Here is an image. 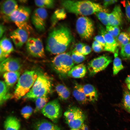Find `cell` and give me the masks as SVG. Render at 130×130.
Instances as JSON below:
<instances>
[{"mask_svg": "<svg viewBox=\"0 0 130 130\" xmlns=\"http://www.w3.org/2000/svg\"><path fill=\"white\" fill-rule=\"evenodd\" d=\"M74 39L69 28L64 24H59L49 33L46 49L54 54L58 55L64 52Z\"/></svg>", "mask_w": 130, "mask_h": 130, "instance_id": "obj_1", "label": "cell"}, {"mask_svg": "<svg viewBox=\"0 0 130 130\" xmlns=\"http://www.w3.org/2000/svg\"><path fill=\"white\" fill-rule=\"evenodd\" d=\"M62 6L69 13L84 16L88 15L100 11L107 12V10L100 4L89 0H64Z\"/></svg>", "mask_w": 130, "mask_h": 130, "instance_id": "obj_2", "label": "cell"}, {"mask_svg": "<svg viewBox=\"0 0 130 130\" xmlns=\"http://www.w3.org/2000/svg\"><path fill=\"white\" fill-rule=\"evenodd\" d=\"M38 74L34 71H28L20 76L14 91V98L19 99L28 92L37 78Z\"/></svg>", "mask_w": 130, "mask_h": 130, "instance_id": "obj_3", "label": "cell"}, {"mask_svg": "<svg viewBox=\"0 0 130 130\" xmlns=\"http://www.w3.org/2000/svg\"><path fill=\"white\" fill-rule=\"evenodd\" d=\"M52 83L49 78L42 73H38L37 78L32 88L23 98L25 99H35L47 95L51 92Z\"/></svg>", "mask_w": 130, "mask_h": 130, "instance_id": "obj_4", "label": "cell"}, {"mask_svg": "<svg viewBox=\"0 0 130 130\" xmlns=\"http://www.w3.org/2000/svg\"><path fill=\"white\" fill-rule=\"evenodd\" d=\"M70 52H64L55 56L52 62L54 70L59 75L65 76L74 66Z\"/></svg>", "mask_w": 130, "mask_h": 130, "instance_id": "obj_5", "label": "cell"}, {"mask_svg": "<svg viewBox=\"0 0 130 130\" xmlns=\"http://www.w3.org/2000/svg\"><path fill=\"white\" fill-rule=\"evenodd\" d=\"M31 12V10L29 7L20 6L9 15L4 18L7 20L14 23L18 28L28 31L30 28L28 21Z\"/></svg>", "mask_w": 130, "mask_h": 130, "instance_id": "obj_6", "label": "cell"}, {"mask_svg": "<svg viewBox=\"0 0 130 130\" xmlns=\"http://www.w3.org/2000/svg\"><path fill=\"white\" fill-rule=\"evenodd\" d=\"M66 123L71 129H80L85 119V116L82 110L75 106L69 108L64 113Z\"/></svg>", "mask_w": 130, "mask_h": 130, "instance_id": "obj_7", "label": "cell"}, {"mask_svg": "<svg viewBox=\"0 0 130 130\" xmlns=\"http://www.w3.org/2000/svg\"><path fill=\"white\" fill-rule=\"evenodd\" d=\"M76 26L78 33L82 39L88 40L92 38L94 31V26L90 19L85 16L79 17L76 21Z\"/></svg>", "mask_w": 130, "mask_h": 130, "instance_id": "obj_8", "label": "cell"}, {"mask_svg": "<svg viewBox=\"0 0 130 130\" xmlns=\"http://www.w3.org/2000/svg\"><path fill=\"white\" fill-rule=\"evenodd\" d=\"M112 61L111 58L106 56H100L92 59L87 66L90 75H94L104 70Z\"/></svg>", "mask_w": 130, "mask_h": 130, "instance_id": "obj_9", "label": "cell"}, {"mask_svg": "<svg viewBox=\"0 0 130 130\" xmlns=\"http://www.w3.org/2000/svg\"><path fill=\"white\" fill-rule=\"evenodd\" d=\"M48 13L46 9L38 8L35 9L31 16V21L39 32H43L45 30Z\"/></svg>", "mask_w": 130, "mask_h": 130, "instance_id": "obj_10", "label": "cell"}, {"mask_svg": "<svg viewBox=\"0 0 130 130\" xmlns=\"http://www.w3.org/2000/svg\"><path fill=\"white\" fill-rule=\"evenodd\" d=\"M26 48L28 53L33 57L42 58L45 56L43 44L39 38H29L26 42Z\"/></svg>", "mask_w": 130, "mask_h": 130, "instance_id": "obj_11", "label": "cell"}, {"mask_svg": "<svg viewBox=\"0 0 130 130\" xmlns=\"http://www.w3.org/2000/svg\"><path fill=\"white\" fill-rule=\"evenodd\" d=\"M43 114L52 121L56 122L60 117L61 109L58 100L55 99L48 102L41 110Z\"/></svg>", "mask_w": 130, "mask_h": 130, "instance_id": "obj_12", "label": "cell"}, {"mask_svg": "<svg viewBox=\"0 0 130 130\" xmlns=\"http://www.w3.org/2000/svg\"><path fill=\"white\" fill-rule=\"evenodd\" d=\"M22 64L21 62L17 58L9 57L6 58L0 63V74L8 72L19 71L20 69Z\"/></svg>", "mask_w": 130, "mask_h": 130, "instance_id": "obj_13", "label": "cell"}, {"mask_svg": "<svg viewBox=\"0 0 130 130\" xmlns=\"http://www.w3.org/2000/svg\"><path fill=\"white\" fill-rule=\"evenodd\" d=\"M99 31L100 34L104 37L106 42L104 50L115 53L119 46L115 39L101 25H99Z\"/></svg>", "mask_w": 130, "mask_h": 130, "instance_id": "obj_14", "label": "cell"}, {"mask_svg": "<svg viewBox=\"0 0 130 130\" xmlns=\"http://www.w3.org/2000/svg\"><path fill=\"white\" fill-rule=\"evenodd\" d=\"M10 37L16 47L19 48L27 41L28 34L26 30L18 28L11 33Z\"/></svg>", "mask_w": 130, "mask_h": 130, "instance_id": "obj_15", "label": "cell"}, {"mask_svg": "<svg viewBox=\"0 0 130 130\" xmlns=\"http://www.w3.org/2000/svg\"><path fill=\"white\" fill-rule=\"evenodd\" d=\"M123 15L120 6L118 5L115 6L108 17V26H118L120 25L122 22Z\"/></svg>", "mask_w": 130, "mask_h": 130, "instance_id": "obj_16", "label": "cell"}, {"mask_svg": "<svg viewBox=\"0 0 130 130\" xmlns=\"http://www.w3.org/2000/svg\"><path fill=\"white\" fill-rule=\"evenodd\" d=\"M0 61L1 63L14 50L13 45L10 41L5 37L0 41Z\"/></svg>", "mask_w": 130, "mask_h": 130, "instance_id": "obj_17", "label": "cell"}, {"mask_svg": "<svg viewBox=\"0 0 130 130\" xmlns=\"http://www.w3.org/2000/svg\"><path fill=\"white\" fill-rule=\"evenodd\" d=\"M17 2L14 0H7L4 1L1 4L0 11L4 17L11 14L18 7Z\"/></svg>", "mask_w": 130, "mask_h": 130, "instance_id": "obj_18", "label": "cell"}, {"mask_svg": "<svg viewBox=\"0 0 130 130\" xmlns=\"http://www.w3.org/2000/svg\"><path fill=\"white\" fill-rule=\"evenodd\" d=\"M84 92L88 102H94L98 100V94L94 86L87 84L83 85Z\"/></svg>", "mask_w": 130, "mask_h": 130, "instance_id": "obj_19", "label": "cell"}, {"mask_svg": "<svg viewBox=\"0 0 130 130\" xmlns=\"http://www.w3.org/2000/svg\"><path fill=\"white\" fill-rule=\"evenodd\" d=\"M72 95L76 100L81 104H85L88 102L84 92L83 85L76 84L73 89Z\"/></svg>", "mask_w": 130, "mask_h": 130, "instance_id": "obj_20", "label": "cell"}, {"mask_svg": "<svg viewBox=\"0 0 130 130\" xmlns=\"http://www.w3.org/2000/svg\"><path fill=\"white\" fill-rule=\"evenodd\" d=\"M20 76L19 71L6 72L3 75L5 82L9 88L12 87L18 81Z\"/></svg>", "mask_w": 130, "mask_h": 130, "instance_id": "obj_21", "label": "cell"}, {"mask_svg": "<svg viewBox=\"0 0 130 130\" xmlns=\"http://www.w3.org/2000/svg\"><path fill=\"white\" fill-rule=\"evenodd\" d=\"M87 71L85 66L83 64H80L74 66L68 73L67 75L70 77L80 78L84 77Z\"/></svg>", "mask_w": 130, "mask_h": 130, "instance_id": "obj_22", "label": "cell"}, {"mask_svg": "<svg viewBox=\"0 0 130 130\" xmlns=\"http://www.w3.org/2000/svg\"><path fill=\"white\" fill-rule=\"evenodd\" d=\"M4 125L5 130H19L20 126L19 120L13 116H9L6 118Z\"/></svg>", "mask_w": 130, "mask_h": 130, "instance_id": "obj_23", "label": "cell"}, {"mask_svg": "<svg viewBox=\"0 0 130 130\" xmlns=\"http://www.w3.org/2000/svg\"><path fill=\"white\" fill-rule=\"evenodd\" d=\"M35 127V130H61L57 125L45 120L37 122Z\"/></svg>", "mask_w": 130, "mask_h": 130, "instance_id": "obj_24", "label": "cell"}, {"mask_svg": "<svg viewBox=\"0 0 130 130\" xmlns=\"http://www.w3.org/2000/svg\"><path fill=\"white\" fill-rule=\"evenodd\" d=\"M55 89L59 97L62 100L68 99L70 95L69 89L65 86L62 84H58L55 87Z\"/></svg>", "mask_w": 130, "mask_h": 130, "instance_id": "obj_25", "label": "cell"}, {"mask_svg": "<svg viewBox=\"0 0 130 130\" xmlns=\"http://www.w3.org/2000/svg\"><path fill=\"white\" fill-rule=\"evenodd\" d=\"M9 88L5 82L1 80L0 82V103L2 104L10 97L9 91Z\"/></svg>", "mask_w": 130, "mask_h": 130, "instance_id": "obj_26", "label": "cell"}, {"mask_svg": "<svg viewBox=\"0 0 130 130\" xmlns=\"http://www.w3.org/2000/svg\"><path fill=\"white\" fill-rule=\"evenodd\" d=\"M114 54V58L113 62V73L114 75H117L118 72L124 68L121 59L118 56V50Z\"/></svg>", "mask_w": 130, "mask_h": 130, "instance_id": "obj_27", "label": "cell"}, {"mask_svg": "<svg viewBox=\"0 0 130 130\" xmlns=\"http://www.w3.org/2000/svg\"><path fill=\"white\" fill-rule=\"evenodd\" d=\"M35 108L34 112H36L42 109L48 103L47 95L35 99Z\"/></svg>", "mask_w": 130, "mask_h": 130, "instance_id": "obj_28", "label": "cell"}, {"mask_svg": "<svg viewBox=\"0 0 130 130\" xmlns=\"http://www.w3.org/2000/svg\"><path fill=\"white\" fill-rule=\"evenodd\" d=\"M35 5L39 8L51 9L53 8L55 5V2L52 0H35Z\"/></svg>", "mask_w": 130, "mask_h": 130, "instance_id": "obj_29", "label": "cell"}, {"mask_svg": "<svg viewBox=\"0 0 130 130\" xmlns=\"http://www.w3.org/2000/svg\"><path fill=\"white\" fill-rule=\"evenodd\" d=\"M116 41L121 47L130 42V37L127 33L123 32L120 33Z\"/></svg>", "mask_w": 130, "mask_h": 130, "instance_id": "obj_30", "label": "cell"}, {"mask_svg": "<svg viewBox=\"0 0 130 130\" xmlns=\"http://www.w3.org/2000/svg\"><path fill=\"white\" fill-rule=\"evenodd\" d=\"M120 54L123 59H130V42L121 47Z\"/></svg>", "mask_w": 130, "mask_h": 130, "instance_id": "obj_31", "label": "cell"}, {"mask_svg": "<svg viewBox=\"0 0 130 130\" xmlns=\"http://www.w3.org/2000/svg\"><path fill=\"white\" fill-rule=\"evenodd\" d=\"M106 30L110 34L116 39L120 34V30L117 26H106Z\"/></svg>", "mask_w": 130, "mask_h": 130, "instance_id": "obj_32", "label": "cell"}, {"mask_svg": "<svg viewBox=\"0 0 130 130\" xmlns=\"http://www.w3.org/2000/svg\"><path fill=\"white\" fill-rule=\"evenodd\" d=\"M95 14L97 17L103 25L106 26H108L107 18L109 13L103 11H100L96 12Z\"/></svg>", "mask_w": 130, "mask_h": 130, "instance_id": "obj_33", "label": "cell"}, {"mask_svg": "<svg viewBox=\"0 0 130 130\" xmlns=\"http://www.w3.org/2000/svg\"><path fill=\"white\" fill-rule=\"evenodd\" d=\"M123 104L125 110L130 113V95L128 91H125L124 93Z\"/></svg>", "mask_w": 130, "mask_h": 130, "instance_id": "obj_34", "label": "cell"}, {"mask_svg": "<svg viewBox=\"0 0 130 130\" xmlns=\"http://www.w3.org/2000/svg\"><path fill=\"white\" fill-rule=\"evenodd\" d=\"M33 109L29 106H26L21 110V113L22 117L26 119H28L32 115Z\"/></svg>", "mask_w": 130, "mask_h": 130, "instance_id": "obj_35", "label": "cell"}, {"mask_svg": "<svg viewBox=\"0 0 130 130\" xmlns=\"http://www.w3.org/2000/svg\"><path fill=\"white\" fill-rule=\"evenodd\" d=\"M71 54V57L74 62L76 64L81 63L86 59L85 56L82 54H77L72 52Z\"/></svg>", "mask_w": 130, "mask_h": 130, "instance_id": "obj_36", "label": "cell"}, {"mask_svg": "<svg viewBox=\"0 0 130 130\" xmlns=\"http://www.w3.org/2000/svg\"><path fill=\"white\" fill-rule=\"evenodd\" d=\"M64 12L63 10H58L54 12L52 18V22L53 24L56 22L57 19L60 18L61 19L64 18L65 13Z\"/></svg>", "mask_w": 130, "mask_h": 130, "instance_id": "obj_37", "label": "cell"}, {"mask_svg": "<svg viewBox=\"0 0 130 130\" xmlns=\"http://www.w3.org/2000/svg\"><path fill=\"white\" fill-rule=\"evenodd\" d=\"M85 45L81 43H78L72 52L77 54H82L83 48Z\"/></svg>", "mask_w": 130, "mask_h": 130, "instance_id": "obj_38", "label": "cell"}, {"mask_svg": "<svg viewBox=\"0 0 130 130\" xmlns=\"http://www.w3.org/2000/svg\"><path fill=\"white\" fill-rule=\"evenodd\" d=\"M94 39L95 40L98 42L104 48L106 45V42L104 37L102 35H97L94 37Z\"/></svg>", "mask_w": 130, "mask_h": 130, "instance_id": "obj_39", "label": "cell"}, {"mask_svg": "<svg viewBox=\"0 0 130 130\" xmlns=\"http://www.w3.org/2000/svg\"><path fill=\"white\" fill-rule=\"evenodd\" d=\"M125 11L128 20L130 21V1H127L125 3Z\"/></svg>", "mask_w": 130, "mask_h": 130, "instance_id": "obj_40", "label": "cell"}, {"mask_svg": "<svg viewBox=\"0 0 130 130\" xmlns=\"http://www.w3.org/2000/svg\"><path fill=\"white\" fill-rule=\"evenodd\" d=\"M91 51L90 47L88 45H85L84 46L82 53V54L85 56L89 54Z\"/></svg>", "mask_w": 130, "mask_h": 130, "instance_id": "obj_41", "label": "cell"}, {"mask_svg": "<svg viewBox=\"0 0 130 130\" xmlns=\"http://www.w3.org/2000/svg\"><path fill=\"white\" fill-rule=\"evenodd\" d=\"M117 1V0H104L103 2V6L106 8L109 6L115 3Z\"/></svg>", "mask_w": 130, "mask_h": 130, "instance_id": "obj_42", "label": "cell"}, {"mask_svg": "<svg viewBox=\"0 0 130 130\" xmlns=\"http://www.w3.org/2000/svg\"><path fill=\"white\" fill-rule=\"evenodd\" d=\"M92 48L94 51L97 52H99L104 50V48L101 45H92Z\"/></svg>", "mask_w": 130, "mask_h": 130, "instance_id": "obj_43", "label": "cell"}, {"mask_svg": "<svg viewBox=\"0 0 130 130\" xmlns=\"http://www.w3.org/2000/svg\"><path fill=\"white\" fill-rule=\"evenodd\" d=\"M6 30L5 27L3 25L1 24L0 26V39L2 37Z\"/></svg>", "mask_w": 130, "mask_h": 130, "instance_id": "obj_44", "label": "cell"}, {"mask_svg": "<svg viewBox=\"0 0 130 130\" xmlns=\"http://www.w3.org/2000/svg\"><path fill=\"white\" fill-rule=\"evenodd\" d=\"M81 130H89L88 126L86 125L84 123L80 129Z\"/></svg>", "mask_w": 130, "mask_h": 130, "instance_id": "obj_45", "label": "cell"}, {"mask_svg": "<svg viewBox=\"0 0 130 130\" xmlns=\"http://www.w3.org/2000/svg\"><path fill=\"white\" fill-rule=\"evenodd\" d=\"M125 82L127 84H130V75L128 76L126 78Z\"/></svg>", "mask_w": 130, "mask_h": 130, "instance_id": "obj_46", "label": "cell"}, {"mask_svg": "<svg viewBox=\"0 0 130 130\" xmlns=\"http://www.w3.org/2000/svg\"><path fill=\"white\" fill-rule=\"evenodd\" d=\"M127 33L130 37V26L127 29Z\"/></svg>", "mask_w": 130, "mask_h": 130, "instance_id": "obj_47", "label": "cell"}, {"mask_svg": "<svg viewBox=\"0 0 130 130\" xmlns=\"http://www.w3.org/2000/svg\"><path fill=\"white\" fill-rule=\"evenodd\" d=\"M127 86L128 89L130 90V84H127Z\"/></svg>", "mask_w": 130, "mask_h": 130, "instance_id": "obj_48", "label": "cell"}, {"mask_svg": "<svg viewBox=\"0 0 130 130\" xmlns=\"http://www.w3.org/2000/svg\"><path fill=\"white\" fill-rule=\"evenodd\" d=\"M71 130H81L80 129H71Z\"/></svg>", "mask_w": 130, "mask_h": 130, "instance_id": "obj_49", "label": "cell"}, {"mask_svg": "<svg viewBox=\"0 0 130 130\" xmlns=\"http://www.w3.org/2000/svg\"><path fill=\"white\" fill-rule=\"evenodd\" d=\"M128 92L129 93V95H130V91H128Z\"/></svg>", "mask_w": 130, "mask_h": 130, "instance_id": "obj_50", "label": "cell"}]
</instances>
